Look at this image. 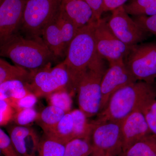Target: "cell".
Returning <instances> with one entry per match:
<instances>
[{"label": "cell", "mask_w": 156, "mask_h": 156, "mask_svg": "<svg viewBox=\"0 0 156 156\" xmlns=\"http://www.w3.org/2000/svg\"><path fill=\"white\" fill-rule=\"evenodd\" d=\"M44 134L66 144L74 139L73 134V121L70 112L64 117L53 128L44 131Z\"/></svg>", "instance_id": "obj_18"}, {"label": "cell", "mask_w": 156, "mask_h": 156, "mask_svg": "<svg viewBox=\"0 0 156 156\" xmlns=\"http://www.w3.org/2000/svg\"><path fill=\"white\" fill-rule=\"evenodd\" d=\"M66 112L61 109L49 105L42 110L36 122L43 131L53 128L62 119Z\"/></svg>", "instance_id": "obj_21"}, {"label": "cell", "mask_w": 156, "mask_h": 156, "mask_svg": "<svg viewBox=\"0 0 156 156\" xmlns=\"http://www.w3.org/2000/svg\"><path fill=\"white\" fill-rule=\"evenodd\" d=\"M62 0H27L20 30L27 37H41L47 25L59 13Z\"/></svg>", "instance_id": "obj_5"}, {"label": "cell", "mask_w": 156, "mask_h": 156, "mask_svg": "<svg viewBox=\"0 0 156 156\" xmlns=\"http://www.w3.org/2000/svg\"><path fill=\"white\" fill-rule=\"evenodd\" d=\"M16 111L5 100H0V126H7L14 119Z\"/></svg>", "instance_id": "obj_32"}, {"label": "cell", "mask_w": 156, "mask_h": 156, "mask_svg": "<svg viewBox=\"0 0 156 156\" xmlns=\"http://www.w3.org/2000/svg\"></svg>", "instance_id": "obj_35"}, {"label": "cell", "mask_w": 156, "mask_h": 156, "mask_svg": "<svg viewBox=\"0 0 156 156\" xmlns=\"http://www.w3.org/2000/svg\"><path fill=\"white\" fill-rule=\"evenodd\" d=\"M123 149L125 150L134 143L152 134L144 115L136 110L122 120Z\"/></svg>", "instance_id": "obj_15"}, {"label": "cell", "mask_w": 156, "mask_h": 156, "mask_svg": "<svg viewBox=\"0 0 156 156\" xmlns=\"http://www.w3.org/2000/svg\"><path fill=\"white\" fill-rule=\"evenodd\" d=\"M39 113L34 108L23 109L16 112L13 119L15 125L21 126H30L34 122H36Z\"/></svg>", "instance_id": "obj_27"}, {"label": "cell", "mask_w": 156, "mask_h": 156, "mask_svg": "<svg viewBox=\"0 0 156 156\" xmlns=\"http://www.w3.org/2000/svg\"><path fill=\"white\" fill-rule=\"evenodd\" d=\"M133 19L140 28L149 34L156 36V15L133 16Z\"/></svg>", "instance_id": "obj_31"}, {"label": "cell", "mask_w": 156, "mask_h": 156, "mask_svg": "<svg viewBox=\"0 0 156 156\" xmlns=\"http://www.w3.org/2000/svg\"><path fill=\"white\" fill-rule=\"evenodd\" d=\"M124 62L136 81L154 83L156 79V42L131 46Z\"/></svg>", "instance_id": "obj_8"}, {"label": "cell", "mask_w": 156, "mask_h": 156, "mask_svg": "<svg viewBox=\"0 0 156 156\" xmlns=\"http://www.w3.org/2000/svg\"><path fill=\"white\" fill-rule=\"evenodd\" d=\"M0 55L31 71L44 67L56 58L42 37H23L18 33L1 44Z\"/></svg>", "instance_id": "obj_2"}, {"label": "cell", "mask_w": 156, "mask_h": 156, "mask_svg": "<svg viewBox=\"0 0 156 156\" xmlns=\"http://www.w3.org/2000/svg\"><path fill=\"white\" fill-rule=\"evenodd\" d=\"M128 0H103L104 12L113 11L115 9L124 6Z\"/></svg>", "instance_id": "obj_34"}, {"label": "cell", "mask_w": 156, "mask_h": 156, "mask_svg": "<svg viewBox=\"0 0 156 156\" xmlns=\"http://www.w3.org/2000/svg\"><path fill=\"white\" fill-rule=\"evenodd\" d=\"M92 153L90 139L75 138L66 144L64 156H90Z\"/></svg>", "instance_id": "obj_25"}, {"label": "cell", "mask_w": 156, "mask_h": 156, "mask_svg": "<svg viewBox=\"0 0 156 156\" xmlns=\"http://www.w3.org/2000/svg\"><path fill=\"white\" fill-rule=\"evenodd\" d=\"M0 150L5 156H22L14 146L10 136L2 128L0 129Z\"/></svg>", "instance_id": "obj_30"}, {"label": "cell", "mask_w": 156, "mask_h": 156, "mask_svg": "<svg viewBox=\"0 0 156 156\" xmlns=\"http://www.w3.org/2000/svg\"><path fill=\"white\" fill-rule=\"evenodd\" d=\"M117 156H156V136L151 134L146 136Z\"/></svg>", "instance_id": "obj_19"}, {"label": "cell", "mask_w": 156, "mask_h": 156, "mask_svg": "<svg viewBox=\"0 0 156 156\" xmlns=\"http://www.w3.org/2000/svg\"><path fill=\"white\" fill-rule=\"evenodd\" d=\"M30 92L26 84L21 81H6L0 84V100L18 99Z\"/></svg>", "instance_id": "obj_20"}, {"label": "cell", "mask_w": 156, "mask_h": 156, "mask_svg": "<svg viewBox=\"0 0 156 156\" xmlns=\"http://www.w3.org/2000/svg\"><path fill=\"white\" fill-rule=\"evenodd\" d=\"M79 29L61 8L45 27L42 38L56 58H62Z\"/></svg>", "instance_id": "obj_7"}, {"label": "cell", "mask_w": 156, "mask_h": 156, "mask_svg": "<svg viewBox=\"0 0 156 156\" xmlns=\"http://www.w3.org/2000/svg\"><path fill=\"white\" fill-rule=\"evenodd\" d=\"M92 9L95 21L101 18L104 12L103 0H85Z\"/></svg>", "instance_id": "obj_33"}, {"label": "cell", "mask_w": 156, "mask_h": 156, "mask_svg": "<svg viewBox=\"0 0 156 156\" xmlns=\"http://www.w3.org/2000/svg\"><path fill=\"white\" fill-rule=\"evenodd\" d=\"M154 83L137 81L115 92L105 108L97 115L93 122L122 121L136 110H141L147 103L156 99Z\"/></svg>", "instance_id": "obj_1"}, {"label": "cell", "mask_w": 156, "mask_h": 156, "mask_svg": "<svg viewBox=\"0 0 156 156\" xmlns=\"http://www.w3.org/2000/svg\"><path fill=\"white\" fill-rule=\"evenodd\" d=\"M94 35L97 53L109 64L124 60L131 46L117 37L109 28L105 18L95 21Z\"/></svg>", "instance_id": "obj_10"}, {"label": "cell", "mask_w": 156, "mask_h": 156, "mask_svg": "<svg viewBox=\"0 0 156 156\" xmlns=\"http://www.w3.org/2000/svg\"><path fill=\"white\" fill-rule=\"evenodd\" d=\"M91 122L92 124L90 138L92 148L91 156H118L123 149L122 121Z\"/></svg>", "instance_id": "obj_6"}, {"label": "cell", "mask_w": 156, "mask_h": 156, "mask_svg": "<svg viewBox=\"0 0 156 156\" xmlns=\"http://www.w3.org/2000/svg\"><path fill=\"white\" fill-rule=\"evenodd\" d=\"M32 71L31 80L26 85L30 91L38 98L47 97L53 92L67 87L69 90V76L63 62L54 67H52L50 63Z\"/></svg>", "instance_id": "obj_9"}, {"label": "cell", "mask_w": 156, "mask_h": 156, "mask_svg": "<svg viewBox=\"0 0 156 156\" xmlns=\"http://www.w3.org/2000/svg\"><path fill=\"white\" fill-rule=\"evenodd\" d=\"M73 121V134L75 138L90 139L92 124L88 121L86 115L80 109L70 112Z\"/></svg>", "instance_id": "obj_22"}, {"label": "cell", "mask_w": 156, "mask_h": 156, "mask_svg": "<svg viewBox=\"0 0 156 156\" xmlns=\"http://www.w3.org/2000/svg\"><path fill=\"white\" fill-rule=\"evenodd\" d=\"M7 131L14 146L22 156H38L41 138L30 126L15 125L9 126Z\"/></svg>", "instance_id": "obj_14"}, {"label": "cell", "mask_w": 156, "mask_h": 156, "mask_svg": "<svg viewBox=\"0 0 156 156\" xmlns=\"http://www.w3.org/2000/svg\"><path fill=\"white\" fill-rule=\"evenodd\" d=\"M66 144L44 134L40 140L38 156H64Z\"/></svg>", "instance_id": "obj_24"}, {"label": "cell", "mask_w": 156, "mask_h": 156, "mask_svg": "<svg viewBox=\"0 0 156 156\" xmlns=\"http://www.w3.org/2000/svg\"><path fill=\"white\" fill-rule=\"evenodd\" d=\"M61 8L79 29L95 21L92 9L85 0H62Z\"/></svg>", "instance_id": "obj_16"}, {"label": "cell", "mask_w": 156, "mask_h": 156, "mask_svg": "<svg viewBox=\"0 0 156 156\" xmlns=\"http://www.w3.org/2000/svg\"><path fill=\"white\" fill-rule=\"evenodd\" d=\"M49 105L61 109L66 113L71 111L73 105L72 94L67 88L53 92L47 96Z\"/></svg>", "instance_id": "obj_26"}, {"label": "cell", "mask_w": 156, "mask_h": 156, "mask_svg": "<svg viewBox=\"0 0 156 156\" xmlns=\"http://www.w3.org/2000/svg\"><path fill=\"white\" fill-rule=\"evenodd\" d=\"M37 98L36 95L33 92H30L21 98L5 100L8 101L17 112L23 109L34 108L37 101Z\"/></svg>", "instance_id": "obj_29"}, {"label": "cell", "mask_w": 156, "mask_h": 156, "mask_svg": "<svg viewBox=\"0 0 156 156\" xmlns=\"http://www.w3.org/2000/svg\"><path fill=\"white\" fill-rule=\"evenodd\" d=\"M101 80L100 111L105 108L112 95L123 87L136 82L124 60L109 64Z\"/></svg>", "instance_id": "obj_12"}, {"label": "cell", "mask_w": 156, "mask_h": 156, "mask_svg": "<svg viewBox=\"0 0 156 156\" xmlns=\"http://www.w3.org/2000/svg\"><path fill=\"white\" fill-rule=\"evenodd\" d=\"M107 20L109 28L117 37L126 45L134 46L142 43L148 37L149 33L140 28L130 17L124 6L112 11Z\"/></svg>", "instance_id": "obj_11"}, {"label": "cell", "mask_w": 156, "mask_h": 156, "mask_svg": "<svg viewBox=\"0 0 156 156\" xmlns=\"http://www.w3.org/2000/svg\"><path fill=\"white\" fill-rule=\"evenodd\" d=\"M124 7L128 14L133 16L156 15V0H131Z\"/></svg>", "instance_id": "obj_23"}, {"label": "cell", "mask_w": 156, "mask_h": 156, "mask_svg": "<svg viewBox=\"0 0 156 156\" xmlns=\"http://www.w3.org/2000/svg\"><path fill=\"white\" fill-rule=\"evenodd\" d=\"M32 74V71L17 65H12L3 58L0 59V84L6 81L18 80L27 84Z\"/></svg>", "instance_id": "obj_17"}, {"label": "cell", "mask_w": 156, "mask_h": 156, "mask_svg": "<svg viewBox=\"0 0 156 156\" xmlns=\"http://www.w3.org/2000/svg\"><path fill=\"white\" fill-rule=\"evenodd\" d=\"M152 134L156 136V99L151 101L140 110Z\"/></svg>", "instance_id": "obj_28"}, {"label": "cell", "mask_w": 156, "mask_h": 156, "mask_svg": "<svg viewBox=\"0 0 156 156\" xmlns=\"http://www.w3.org/2000/svg\"><path fill=\"white\" fill-rule=\"evenodd\" d=\"M27 0H0V42L18 33Z\"/></svg>", "instance_id": "obj_13"}, {"label": "cell", "mask_w": 156, "mask_h": 156, "mask_svg": "<svg viewBox=\"0 0 156 156\" xmlns=\"http://www.w3.org/2000/svg\"><path fill=\"white\" fill-rule=\"evenodd\" d=\"M95 21L79 29L69 46L63 61L69 74V90L72 94L77 92L81 76L100 56L97 53L94 35Z\"/></svg>", "instance_id": "obj_3"}, {"label": "cell", "mask_w": 156, "mask_h": 156, "mask_svg": "<svg viewBox=\"0 0 156 156\" xmlns=\"http://www.w3.org/2000/svg\"><path fill=\"white\" fill-rule=\"evenodd\" d=\"M105 60L98 57L82 75L78 83L79 109L88 118L97 115L100 112L101 80L108 69Z\"/></svg>", "instance_id": "obj_4"}]
</instances>
